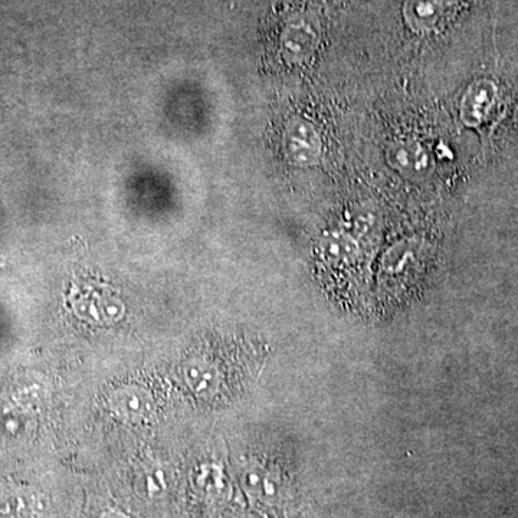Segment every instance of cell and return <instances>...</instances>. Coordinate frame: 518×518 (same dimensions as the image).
Here are the masks:
<instances>
[{"mask_svg":"<svg viewBox=\"0 0 518 518\" xmlns=\"http://www.w3.org/2000/svg\"><path fill=\"white\" fill-rule=\"evenodd\" d=\"M390 165L402 175L409 177L424 176L428 172L429 157L421 143L406 140L396 143L390 150Z\"/></svg>","mask_w":518,"mask_h":518,"instance_id":"cell-1","label":"cell"},{"mask_svg":"<svg viewBox=\"0 0 518 518\" xmlns=\"http://www.w3.org/2000/svg\"><path fill=\"white\" fill-rule=\"evenodd\" d=\"M291 154L301 165H311L316 162L321 152L320 137L313 126L304 121H298L290 133Z\"/></svg>","mask_w":518,"mask_h":518,"instance_id":"cell-2","label":"cell"},{"mask_svg":"<svg viewBox=\"0 0 518 518\" xmlns=\"http://www.w3.org/2000/svg\"><path fill=\"white\" fill-rule=\"evenodd\" d=\"M247 490L262 501H275L280 494L281 483L270 471L251 470L247 474Z\"/></svg>","mask_w":518,"mask_h":518,"instance_id":"cell-3","label":"cell"},{"mask_svg":"<svg viewBox=\"0 0 518 518\" xmlns=\"http://www.w3.org/2000/svg\"><path fill=\"white\" fill-rule=\"evenodd\" d=\"M323 254L333 262H349L356 258L359 248L352 236L347 234H331L321 242Z\"/></svg>","mask_w":518,"mask_h":518,"instance_id":"cell-4","label":"cell"},{"mask_svg":"<svg viewBox=\"0 0 518 518\" xmlns=\"http://www.w3.org/2000/svg\"><path fill=\"white\" fill-rule=\"evenodd\" d=\"M491 91H488L484 85H478L471 93L465 97L464 106H462V114H464L465 120L471 118V123H478L483 117V114L487 113V108L490 106Z\"/></svg>","mask_w":518,"mask_h":518,"instance_id":"cell-5","label":"cell"},{"mask_svg":"<svg viewBox=\"0 0 518 518\" xmlns=\"http://www.w3.org/2000/svg\"><path fill=\"white\" fill-rule=\"evenodd\" d=\"M409 9H411L413 21L416 24L428 26L439 15L441 0H411Z\"/></svg>","mask_w":518,"mask_h":518,"instance_id":"cell-6","label":"cell"},{"mask_svg":"<svg viewBox=\"0 0 518 518\" xmlns=\"http://www.w3.org/2000/svg\"><path fill=\"white\" fill-rule=\"evenodd\" d=\"M104 518H124V517L118 516V514H110V516H106Z\"/></svg>","mask_w":518,"mask_h":518,"instance_id":"cell-7","label":"cell"}]
</instances>
